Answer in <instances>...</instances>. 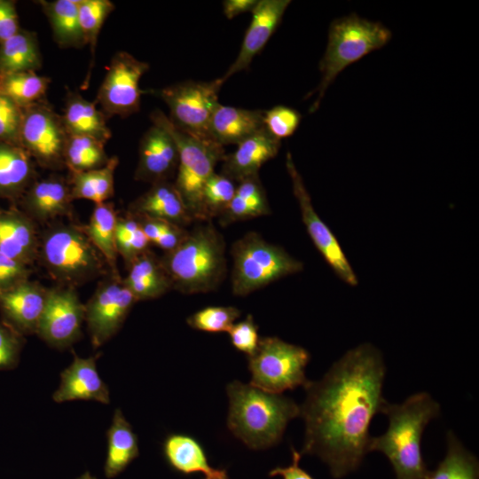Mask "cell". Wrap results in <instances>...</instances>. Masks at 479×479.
I'll return each mask as SVG.
<instances>
[{"label":"cell","instance_id":"obj_4","mask_svg":"<svg viewBox=\"0 0 479 479\" xmlns=\"http://www.w3.org/2000/svg\"><path fill=\"white\" fill-rule=\"evenodd\" d=\"M161 263L172 288L193 294L219 287L227 273L225 242L211 221H199Z\"/></svg>","mask_w":479,"mask_h":479},{"label":"cell","instance_id":"obj_40","mask_svg":"<svg viewBox=\"0 0 479 479\" xmlns=\"http://www.w3.org/2000/svg\"><path fill=\"white\" fill-rule=\"evenodd\" d=\"M115 243L117 253L129 264L147 251L151 244L138 220L132 217L117 220Z\"/></svg>","mask_w":479,"mask_h":479},{"label":"cell","instance_id":"obj_28","mask_svg":"<svg viewBox=\"0 0 479 479\" xmlns=\"http://www.w3.org/2000/svg\"><path fill=\"white\" fill-rule=\"evenodd\" d=\"M107 452L104 465L106 477L121 474L138 455L137 437L120 409L114 411L106 432Z\"/></svg>","mask_w":479,"mask_h":479},{"label":"cell","instance_id":"obj_19","mask_svg":"<svg viewBox=\"0 0 479 479\" xmlns=\"http://www.w3.org/2000/svg\"><path fill=\"white\" fill-rule=\"evenodd\" d=\"M47 292L37 284L25 280L0 293L3 320L21 335L36 333Z\"/></svg>","mask_w":479,"mask_h":479},{"label":"cell","instance_id":"obj_5","mask_svg":"<svg viewBox=\"0 0 479 479\" xmlns=\"http://www.w3.org/2000/svg\"><path fill=\"white\" fill-rule=\"evenodd\" d=\"M390 38L391 32L384 25L357 14L334 20L330 25L326 49L319 62L320 82L308 95L317 93L310 113L318 110L327 88L344 68L382 48Z\"/></svg>","mask_w":479,"mask_h":479},{"label":"cell","instance_id":"obj_26","mask_svg":"<svg viewBox=\"0 0 479 479\" xmlns=\"http://www.w3.org/2000/svg\"><path fill=\"white\" fill-rule=\"evenodd\" d=\"M163 452L169 464L182 474L201 473L205 479L227 476L225 470L209 465L203 447L191 436L169 435L164 442Z\"/></svg>","mask_w":479,"mask_h":479},{"label":"cell","instance_id":"obj_31","mask_svg":"<svg viewBox=\"0 0 479 479\" xmlns=\"http://www.w3.org/2000/svg\"><path fill=\"white\" fill-rule=\"evenodd\" d=\"M52 30L55 43L61 48L85 44L79 23V0L39 1Z\"/></svg>","mask_w":479,"mask_h":479},{"label":"cell","instance_id":"obj_24","mask_svg":"<svg viewBox=\"0 0 479 479\" xmlns=\"http://www.w3.org/2000/svg\"><path fill=\"white\" fill-rule=\"evenodd\" d=\"M37 237L31 220L15 210H0V253L29 265L37 255Z\"/></svg>","mask_w":479,"mask_h":479},{"label":"cell","instance_id":"obj_2","mask_svg":"<svg viewBox=\"0 0 479 479\" xmlns=\"http://www.w3.org/2000/svg\"><path fill=\"white\" fill-rule=\"evenodd\" d=\"M389 419L386 432L372 436L369 452H382L397 479H426L428 470L421 453V436L428 423L440 413V405L426 392L416 393L402 404L383 405Z\"/></svg>","mask_w":479,"mask_h":479},{"label":"cell","instance_id":"obj_44","mask_svg":"<svg viewBox=\"0 0 479 479\" xmlns=\"http://www.w3.org/2000/svg\"><path fill=\"white\" fill-rule=\"evenodd\" d=\"M23 346L22 335L0 320V370L17 366Z\"/></svg>","mask_w":479,"mask_h":479},{"label":"cell","instance_id":"obj_39","mask_svg":"<svg viewBox=\"0 0 479 479\" xmlns=\"http://www.w3.org/2000/svg\"><path fill=\"white\" fill-rule=\"evenodd\" d=\"M114 5L109 0H79L78 13L81 30L86 45L94 59L99 32Z\"/></svg>","mask_w":479,"mask_h":479},{"label":"cell","instance_id":"obj_38","mask_svg":"<svg viewBox=\"0 0 479 479\" xmlns=\"http://www.w3.org/2000/svg\"><path fill=\"white\" fill-rule=\"evenodd\" d=\"M234 182L216 172L206 182L201 192V214L203 221L219 217L235 193Z\"/></svg>","mask_w":479,"mask_h":479},{"label":"cell","instance_id":"obj_10","mask_svg":"<svg viewBox=\"0 0 479 479\" xmlns=\"http://www.w3.org/2000/svg\"><path fill=\"white\" fill-rule=\"evenodd\" d=\"M220 79L210 82L185 81L158 91L169 109V121L177 129L191 135L209 138L208 125L220 104ZM211 139V138H210Z\"/></svg>","mask_w":479,"mask_h":479},{"label":"cell","instance_id":"obj_33","mask_svg":"<svg viewBox=\"0 0 479 479\" xmlns=\"http://www.w3.org/2000/svg\"><path fill=\"white\" fill-rule=\"evenodd\" d=\"M118 161V158L114 156L101 168L72 173L69 185L73 200H89L98 205L113 197L114 171Z\"/></svg>","mask_w":479,"mask_h":479},{"label":"cell","instance_id":"obj_46","mask_svg":"<svg viewBox=\"0 0 479 479\" xmlns=\"http://www.w3.org/2000/svg\"><path fill=\"white\" fill-rule=\"evenodd\" d=\"M27 266L0 253V293L27 280Z\"/></svg>","mask_w":479,"mask_h":479},{"label":"cell","instance_id":"obj_23","mask_svg":"<svg viewBox=\"0 0 479 479\" xmlns=\"http://www.w3.org/2000/svg\"><path fill=\"white\" fill-rule=\"evenodd\" d=\"M132 210L136 216L164 220L181 227L194 221L174 183L169 181L153 184L132 204Z\"/></svg>","mask_w":479,"mask_h":479},{"label":"cell","instance_id":"obj_45","mask_svg":"<svg viewBox=\"0 0 479 479\" xmlns=\"http://www.w3.org/2000/svg\"><path fill=\"white\" fill-rule=\"evenodd\" d=\"M232 346L248 357L252 356L260 341L258 326L252 315L248 314L243 320L234 323L228 331Z\"/></svg>","mask_w":479,"mask_h":479},{"label":"cell","instance_id":"obj_37","mask_svg":"<svg viewBox=\"0 0 479 479\" xmlns=\"http://www.w3.org/2000/svg\"><path fill=\"white\" fill-rule=\"evenodd\" d=\"M104 142L87 136H68L64 161L71 173L88 171L105 166L108 161Z\"/></svg>","mask_w":479,"mask_h":479},{"label":"cell","instance_id":"obj_14","mask_svg":"<svg viewBox=\"0 0 479 479\" xmlns=\"http://www.w3.org/2000/svg\"><path fill=\"white\" fill-rule=\"evenodd\" d=\"M136 302L119 279L106 280L98 286L85 304L84 321L94 348L100 347L117 333Z\"/></svg>","mask_w":479,"mask_h":479},{"label":"cell","instance_id":"obj_16","mask_svg":"<svg viewBox=\"0 0 479 479\" xmlns=\"http://www.w3.org/2000/svg\"><path fill=\"white\" fill-rule=\"evenodd\" d=\"M290 3L289 0L257 1L251 11L252 20L238 56L223 76L219 77L223 84L236 73L249 67L277 29Z\"/></svg>","mask_w":479,"mask_h":479},{"label":"cell","instance_id":"obj_11","mask_svg":"<svg viewBox=\"0 0 479 479\" xmlns=\"http://www.w3.org/2000/svg\"><path fill=\"white\" fill-rule=\"evenodd\" d=\"M67 139L61 115L45 100L24 108L20 145L41 166L48 169L64 166Z\"/></svg>","mask_w":479,"mask_h":479},{"label":"cell","instance_id":"obj_32","mask_svg":"<svg viewBox=\"0 0 479 479\" xmlns=\"http://www.w3.org/2000/svg\"><path fill=\"white\" fill-rule=\"evenodd\" d=\"M270 213L271 208L259 176H254L240 182L232 200L218 218L220 224L225 226Z\"/></svg>","mask_w":479,"mask_h":479},{"label":"cell","instance_id":"obj_8","mask_svg":"<svg viewBox=\"0 0 479 479\" xmlns=\"http://www.w3.org/2000/svg\"><path fill=\"white\" fill-rule=\"evenodd\" d=\"M42 256L52 276L67 284L97 276L105 261L85 231L75 225H58L47 231L42 240Z\"/></svg>","mask_w":479,"mask_h":479},{"label":"cell","instance_id":"obj_7","mask_svg":"<svg viewBox=\"0 0 479 479\" xmlns=\"http://www.w3.org/2000/svg\"><path fill=\"white\" fill-rule=\"evenodd\" d=\"M231 255L232 292L237 296H246L303 269L301 261L255 232H247L235 240L232 245Z\"/></svg>","mask_w":479,"mask_h":479},{"label":"cell","instance_id":"obj_1","mask_svg":"<svg viewBox=\"0 0 479 479\" xmlns=\"http://www.w3.org/2000/svg\"><path fill=\"white\" fill-rule=\"evenodd\" d=\"M386 366L381 351L360 344L337 360L324 377L309 381L300 406L305 425L301 455H316L334 478L356 470L369 452L370 424L387 402Z\"/></svg>","mask_w":479,"mask_h":479},{"label":"cell","instance_id":"obj_42","mask_svg":"<svg viewBox=\"0 0 479 479\" xmlns=\"http://www.w3.org/2000/svg\"><path fill=\"white\" fill-rule=\"evenodd\" d=\"M302 120L301 114L294 108L276 106L263 114L265 130L279 140L292 136Z\"/></svg>","mask_w":479,"mask_h":479},{"label":"cell","instance_id":"obj_25","mask_svg":"<svg viewBox=\"0 0 479 479\" xmlns=\"http://www.w3.org/2000/svg\"><path fill=\"white\" fill-rule=\"evenodd\" d=\"M61 118L68 136H87L104 143L112 137L102 111L77 91L68 90Z\"/></svg>","mask_w":479,"mask_h":479},{"label":"cell","instance_id":"obj_9","mask_svg":"<svg viewBox=\"0 0 479 479\" xmlns=\"http://www.w3.org/2000/svg\"><path fill=\"white\" fill-rule=\"evenodd\" d=\"M310 353L302 347L278 337L260 338L255 352L248 357L250 384L263 390L281 394L310 381L305 367Z\"/></svg>","mask_w":479,"mask_h":479},{"label":"cell","instance_id":"obj_20","mask_svg":"<svg viewBox=\"0 0 479 479\" xmlns=\"http://www.w3.org/2000/svg\"><path fill=\"white\" fill-rule=\"evenodd\" d=\"M280 145L281 141L263 128L239 143L233 153L225 154L220 174L233 182L258 176L261 167L278 154Z\"/></svg>","mask_w":479,"mask_h":479},{"label":"cell","instance_id":"obj_27","mask_svg":"<svg viewBox=\"0 0 479 479\" xmlns=\"http://www.w3.org/2000/svg\"><path fill=\"white\" fill-rule=\"evenodd\" d=\"M122 281L137 302L158 298L172 288L161 260L148 250L130 263L129 273Z\"/></svg>","mask_w":479,"mask_h":479},{"label":"cell","instance_id":"obj_34","mask_svg":"<svg viewBox=\"0 0 479 479\" xmlns=\"http://www.w3.org/2000/svg\"><path fill=\"white\" fill-rule=\"evenodd\" d=\"M117 220L113 205L98 204L84 229L91 243L113 269H115L118 255L115 243Z\"/></svg>","mask_w":479,"mask_h":479},{"label":"cell","instance_id":"obj_41","mask_svg":"<svg viewBox=\"0 0 479 479\" xmlns=\"http://www.w3.org/2000/svg\"><path fill=\"white\" fill-rule=\"evenodd\" d=\"M240 313V310L233 306H209L189 316L186 322L189 326L196 330L208 333H228Z\"/></svg>","mask_w":479,"mask_h":479},{"label":"cell","instance_id":"obj_47","mask_svg":"<svg viewBox=\"0 0 479 479\" xmlns=\"http://www.w3.org/2000/svg\"><path fill=\"white\" fill-rule=\"evenodd\" d=\"M15 4L12 0H0V43L20 29Z\"/></svg>","mask_w":479,"mask_h":479},{"label":"cell","instance_id":"obj_49","mask_svg":"<svg viewBox=\"0 0 479 479\" xmlns=\"http://www.w3.org/2000/svg\"><path fill=\"white\" fill-rule=\"evenodd\" d=\"M257 0H226L223 2L224 14L231 20L246 12H251Z\"/></svg>","mask_w":479,"mask_h":479},{"label":"cell","instance_id":"obj_22","mask_svg":"<svg viewBox=\"0 0 479 479\" xmlns=\"http://www.w3.org/2000/svg\"><path fill=\"white\" fill-rule=\"evenodd\" d=\"M73 200L70 185L59 177L35 181L22 195L26 212L39 221L66 215Z\"/></svg>","mask_w":479,"mask_h":479},{"label":"cell","instance_id":"obj_15","mask_svg":"<svg viewBox=\"0 0 479 479\" xmlns=\"http://www.w3.org/2000/svg\"><path fill=\"white\" fill-rule=\"evenodd\" d=\"M84 318L85 305L74 290L52 289L47 292L36 334L49 345L63 349L80 338Z\"/></svg>","mask_w":479,"mask_h":479},{"label":"cell","instance_id":"obj_43","mask_svg":"<svg viewBox=\"0 0 479 479\" xmlns=\"http://www.w3.org/2000/svg\"><path fill=\"white\" fill-rule=\"evenodd\" d=\"M23 113V108L0 94V142L20 145Z\"/></svg>","mask_w":479,"mask_h":479},{"label":"cell","instance_id":"obj_50","mask_svg":"<svg viewBox=\"0 0 479 479\" xmlns=\"http://www.w3.org/2000/svg\"><path fill=\"white\" fill-rule=\"evenodd\" d=\"M77 479H97L94 477L89 471L84 472Z\"/></svg>","mask_w":479,"mask_h":479},{"label":"cell","instance_id":"obj_3","mask_svg":"<svg viewBox=\"0 0 479 479\" xmlns=\"http://www.w3.org/2000/svg\"><path fill=\"white\" fill-rule=\"evenodd\" d=\"M229 398L227 426L248 448L263 450L277 444L288 422L300 416V406L281 394L232 381L226 387Z\"/></svg>","mask_w":479,"mask_h":479},{"label":"cell","instance_id":"obj_6","mask_svg":"<svg viewBox=\"0 0 479 479\" xmlns=\"http://www.w3.org/2000/svg\"><path fill=\"white\" fill-rule=\"evenodd\" d=\"M150 119L173 137L179 156L174 185L192 219L203 221L201 192L215 173L216 164L225 156L224 146L210 138L196 137L177 129L160 110L153 111Z\"/></svg>","mask_w":479,"mask_h":479},{"label":"cell","instance_id":"obj_17","mask_svg":"<svg viewBox=\"0 0 479 479\" xmlns=\"http://www.w3.org/2000/svg\"><path fill=\"white\" fill-rule=\"evenodd\" d=\"M178 150L171 135L153 124L140 139L135 178L152 185L169 181L177 170Z\"/></svg>","mask_w":479,"mask_h":479},{"label":"cell","instance_id":"obj_18","mask_svg":"<svg viewBox=\"0 0 479 479\" xmlns=\"http://www.w3.org/2000/svg\"><path fill=\"white\" fill-rule=\"evenodd\" d=\"M72 363L60 373V383L52 395L56 403L74 400H90L108 404L110 392L101 379L97 360L99 355L80 357L73 351Z\"/></svg>","mask_w":479,"mask_h":479},{"label":"cell","instance_id":"obj_35","mask_svg":"<svg viewBox=\"0 0 479 479\" xmlns=\"http://www.w3.org/2000/svg\"><path fill=\"white\" fill-rule=\"evenodd\" d=\"M426 479H479V463L449 431L446 455L434 471H428Z\"/></svg>","mask_w":479,"mask_h":479},{"label":"cell","instance_id":"obj_51","mask_svg":"<svg viewBox=\"0 0 479 479\" xmlns=\"http://www.w3.org/2000/svg\"><path fill=\"white\" fill-rule=\"evenodd\" d=\"M214 479H228V476L223 477V478H214Z\"/></svg>","mask_w":479,"mask_h":479},{"label":"cell","instance_id":"obj_29","mask_svg":"<svg viewBox=\"0 0 479 479\" xmlns=\"http://www.w3.org/2000/svg\"><path fill=\"white\" fill-rule=\"evenodd\" d=\"M33 174L32 158L21 146L0 142V197H22Z\"/></svg>","mask_w":479,"mask_h":479},{"label":"cell","instance_id":"obj_13","mask_svg":"<svg viewBox=\"0 0 479 479\" xmlns=\"http://www.w3.org/2000/svg\"><path fill=\"white\" fill-rule=\"evenodd\" d=\"M286 167L292 181L304 226L312 242L334 273L350 286L357 285V278L337 239L316 213L302 178L296 169L291 153L286 158Z\"/></svg>","mask_w":479,"mask_h":479},{"label":"cell","instance_id":"obj_48","mask_svg":"<svg viewBox=\"0 0 479 479\" xmlns=\"http://www.w3.org/2000/svg\"><path fill=\"white\" fill-rule=\"evenodd\" d=\"M292 464L285 467H277L269 473V475H279L283 479H314L309 473L300 467L299 463L302 457L300 452L295 451L294 448H292Z\"/></svg>","mask_w":479,"mask_h":479},{"label":"cell","instance_id":"obj_12","mask_svg":"<svg viewBox=\"0 0 479 479\" xmlns=\"http://www.w3.org/2000/svg\"><path fill=\"white\" fill-rule=\"evenodd\" d=\"M148 69V63L129 52L118 51L113 56L95 101L106 119L114 115L124 118L139 111L145 92L139 82Z\"/></svg>","mask_w":479,"mask_h":479},{"label":"cell","instance_id":"obj_36","mask_svg":"<svg viewBox=\"0 0 479 479\" xmlns=\"http://www.w3.org/2000/svg\"><path fill=\"white\" fill-rule=\"evenodd\" d=\"M50 82L35 71L16 73L0 77V94L24 109L44 100Z\"/></svg>","mask_w":479,"mask_h":479},{"label":"cell","instance_id":"obj_21","mask_svg":"<svg viewBox=\"0 0 479 479\" xmlns=\"http://www.w3.org/2000/svg\"><path fill=\"white\" fill-rule=\"evenodd\" d=\"M263 110H250L219 104L208 125V137L224 146L238 145L263 126Z\"/></svg>","mask_w":479,"mask_h":479},{"label":"cell","instance_id":"obj_30","mask_svg":"<svg viewBox=\"0 0 479 479\" xmlns=\"http://www.w3.org/2000/svg\"><path fill=\"white\" fill-rule=\"evenodd\" d=\"M42 67V56L35 33L20 29L0 43V77L35 71Z\"/></svg>","mask_w":479,"mask_h":479}]
</instances>
